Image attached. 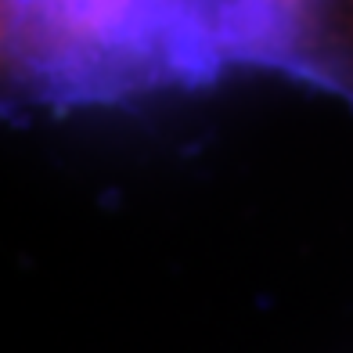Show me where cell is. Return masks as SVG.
Listing matches in <instances>:
<instances>
[]
</instances>
